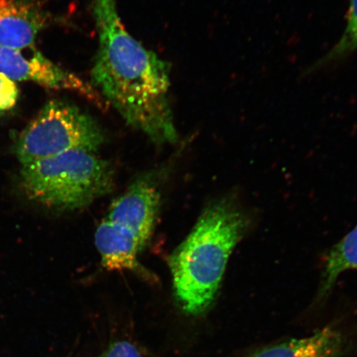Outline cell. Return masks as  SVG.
Wrapping results in <instances>:
<instances>
[{
  "mask_svg": "<svg viewBox=\"0 0 357 357\" xmlns=\"http://www.w3.org/2000/svg\"><path fill=\"white\" fill-rule=\"evenodd\" d=\"M0 74L15 82H33L52 89L77 92L102 105V98L95 88L49 60L36 46L24 49L0 46Z\"/></svg>",
  "mask_w": 357,
  "mask_h": 357,
  "instance_id": "5",
  "label": "cell"
},
{
  "mask_svg": "<svg viewBox=\"0 0 357 357\" xmlns=\"http://www.w3.org/2000/svg\"><path fill=\"white\" fill-rule=\"evenodd\" d=\"M105 141L104 132L91 115L69 102L54 100L22 131L15 153L22 166L73 150L95 153Z\"/></svg>",
  "mask_w": 357,
  "mask_h": 357,
  "instance_id": "4",
  "label": "cell"
},
{
  "mask_svg": "<svg viewBox=\"0 0 357 357\" xmlns=\"http://www.w3.org/2000/svg\"><path fill=\"white\" fill-rule=\"evenodd\" d=\"M357 270V225L331 249L326 257L319 298L322 300L333 289L343 272Z\"/></svg>",
  "mask_w": 357,
  "mask_h": 357,
  "instance_id": "10",
  "label": "cell"
},
{
  "mask_svg": "<svg viewBox=\"0 0 357 357\" xmlns=\"http://www.w3.org/2000/svg\"><path fill=\"white\" fill-rule=\"evenodd\" d=\"M114 174L111 165L91 151L73 150L22 165L20 184L35 202L75 211L109 193Z\"/></svg>",
  "mask_w": 357,
  "mask_h": 357,
  "instance_id": "3",
  "label": "cell"
},
{
  "mask_svg": "<svg viewBox=\"0 0 357 357\" xmlns=\"http://www.w3.org/2000/svg\"><path fill=\"white\" fill-rule=\"evenodd\" d=\"M95 242L105 269L134 271L146 278L149 274L137 260L139 241L126 227L105 220L97 227Z\"/></svg>",
  "mask_w": 357,
  "mask_h": 357,
  "instance_id": "8",
  "label": "cell"
},
{
  "mask_svg": "<svg viewBox=\"0 0 357 357\" xmlns=\"http://www.w3.org/2000/svg\"><path fill=\"white\" fill-rule=\"evenodd\" d=\"M357 49V0H350L347 24L340 41L318 66L331 62L350 54Z\"/></svg>",
  "mask_w": 357,
  "mask_h": 357,
  "instance_id": "11",
  "label": "cell"
},
{
  "mask_svg": "<svg viewBox=\"0 0 357 357\" xmlns=\"http://www.w3.org/2000/svg\"><path fill=\"white\" fill-rule=\"evenodd\" d=\"M92 8L99 34L93 86L128 125L155 144H176L168 64L128 33L116 0H92Z\"/></svg>",
  "mask_w": 357,
  "mask_h": 357,
  "instance_id": "1",
  "label": "cell"
},
{
  "mask_svg": "<svg viewBox=\"0 0 357 357\" xmlns=\"http://www.w3.org/2000/svg\"><path fill=\"white\" fill-rule=\"evenodd\" d=\"M159 206L158 187L150 178H138L112 203L108 220L130 230L142 250L153 233Z\"/></svg>",
  "mask_w": 357,
  "mask_h": 357,
  "instance_id": "6",
  "label": "cell"
},
{
  "mask_svg": "<svg viewBox=\"0 0 357 357\" xmlns=\"http://www.w3.org/2000/svg\"><path fill=\"white\" fill-rule=\"evenodd\" d=\"M249 220L231 199L209 205L169 258L174 292L187 314L198 316L215 301L227 261Z\"/></svg>",
  "mask_w": 357,
  "mask_h": 357,
  "instance_id": "2",
  "label": "cell"
},
{
  "mask_svg": "<svg viewBox=\"0 0 357 357\" xmlns=\"http://www.w3.org/2000/svg\"><path fill=\"white\" fill-rule=\"evenodd\" d=\"M19 98L16 82L0 74V119L15 108Z\"/></svg>",
  "mask_w": 357,
  "mask_h": 357,
  "instance_id": "12",
  "label": "cell"
},
{
  "mask_svg": "<svg viewBox=\"0 0 357 357\" xmlns=\"http://www.w3.org/2000/svg\"><path fill=\"white\" fill-rule=\"evenodd\" d=\"M101 357H142L137 348L128 341H118L108 347Z\"/></svg>",
  "mask_w": 357,
  "mask_h": 357,
  "instance_id": "13",
  "label": "cell"
},
{
  "mask_svg": "<svg viewBox=\"0 0 357 357\" xmlns=\"http://www.w3.org/2000/svg\"><path fill=\"white\" fill-rule=\"evenodd\" d=\"M347 347L344 332L328 325L305 337L263 347L251 357H340Z\"/></svg>",
  "mask_w": 357,
  "mask_h": 357,
  "instance_id": "9",
  "label": "cell"
},
{
  "mask_svg": "<svg viewBox=\"0 0 357 357\" xmlns=\"http://www.w3.org/2000/svg\"><path fill=\"white\" fill-rule=\"evenodd\" d=\"M50 20L42 0H0V46L35 47Z\"/></svg>",
  "mask_w": 357,
  "mask_h": 357,
  "instance_id": "7",
  "label": "cell"
}]
</instances>
